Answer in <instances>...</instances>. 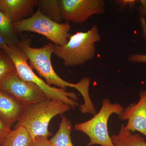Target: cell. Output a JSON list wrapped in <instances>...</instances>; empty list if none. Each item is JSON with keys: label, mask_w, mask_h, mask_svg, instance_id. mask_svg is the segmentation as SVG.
<instances>
[{"label": "cell", "mask_w": 146, "mask_h": 146, "mask_svg": "<svg viewBox=\"0 0 146 146\" xmlns=\"http://www.w3.org/2000/svg\"><path fill=\"white\" fill-rule=\"evenodd\" d=\"M111 138L115 146H146L143 137L125 129L124 124L121 125L117 134L112 135Z\"/></svg>", "instance_id": "7c38bea8"}, {"label": "cell", "mask_w": 146, "mask_h": 146, "mask_svg": "<svg viewBox=\"0 0 146 146\" xmlns=\"http://www.w3.org/2000/svg\"><path fill=\"white\" fill-rule=\"evenodd\" d=\"M138 1L140 3L141 5L139 7V11L141 16L146 17V0H140Z\"/></svg>", "instance_id": "7402d4cb"}, {"label": "cell", "mask_w": 146, "mask_h": 146, "mask_svg": "<svg viewBox=\"0 0 146 146\" xmlns=\"http://www.w3.org/2000/svg\"><path fill=\"white\" fill-rule=\"evenodd\" d=\"M145 21H146V17H145Z\"/></svg>", "instance_id": "cb8c5ba5"}, {"label": "cell", "mask_w": 146, "mask_h": 146, "mask_svg": "<svg viewBox=\"0 0 146 146\" xmlns=\"http://www.w3.org/2000/svg\"><path fill=\"white\" fill-rule=\"evenodd\" d=\"M8 46V43L6 41L4 37L0 33V49L3 50Z\"/></svg>", "instance_id": "603a6c76"}, {"label": "cell", "mask_w": 146, "mask_h": 146, "mask_svg": "<svg viewBox=\"0 0 146 146\" xmlns=\"http://www.w3.org/2000/svg\"><path fill=\"white\" fill-rule=\"evenodd\" d=\"M139 96L138 102L131 104L124 108L118 118L127 120L125 129L132 132L138 131L146 137V89L141 90Z\"/></svg>", "instance_id": "9c48e42d"}, {"label": "cell", "mask_w": 146, "mask_h": 146, "mask_svg": "<svg viewBox=\"0 0 146 146\" xmlns=\"http://www.w3.org/2000/svg\"><path fill=\"white\" fill-rule=\"evenodd\" d=\"M11 130L0 119V146H2L7 136Z\"/></svg>", "instance_id": "d6986e66"}, {"label": "cell", "mask_w": 146, "mask_h": 146, "mask_svg": "<svg viewBox=\"0 0 146 146\" xmlns=\"http://www.w3.org/2000/svg\"><path fill=\"white\" fill-rule=\"evenodd\" d=\"M38 0H0V10L12 23L23 20L32 14Z\"/></svg>", "instance_id": "30bf717a"}, {"label": "cell", "mask_w": 146, "mask_h": 146, "mask_svg": "<svg viewBox=\"0 0 146 146\" xmlns=\"http://www.w3.org/2000/svg\"><path fill=\"white\" fill-rule=\"evenodd\" d=\"M71 108L70 106L63 102L51 99L26 106L13 128L24 127L33 141L39 138L48 139L52 135L48 130L51 120L56 115H63Z\"/></svg>", "instance_id": "7a4b0ae2"}, {"label": "cell", "mask_w": 146, "mask_h": 146, "mask_svg": "<svg viewBox=\"0 0 146 146\" xmlns=\"http://www.w3.org/2000/svg\"><path fill=\"white\" fill-rule=\"evenodd\" d=\"M13 61L16 73L22 79L33 82L39 86L48 99L60 101L70 106L72 109L78 106L77 96L74 92H68L60 88L52 87L36 75L29 65L27 58L23 53L15 46H7L3 50Z\"/></svg>", "instance_id": "277c9868"}, {"label": "cell", "mask_w": 146, "mask_h": 146, "mask_svg": "<svg viewBox=\"0 0 146 146\" xmlns=\"http://www.w3.org/2000/svg\"><path fill=\"white\" fill-rule=\"evenodd\" d=\"M137 1L134 0H122V1H117L119 5L121 7H131L134 6L135 3Z\"/></svg>", "instance_id": "44dd1931"}, {"label": "cell", "mask_w": 146, "mask_h": 146, "mask_svg": "<svg viewBox=\"0 0 146 146\" xmlns=\"http://www.w3.org/2000/svg\"><path fill=\"white\" fill-rule=\"evenodd\" d=\"M38 6L41 12L52 21L60 23L63 21L59 0H39Z\"/></svg>", "instance_id": "9a60e30c"}, {"label": "cell", "mask_w": 146, "mask_h": 146, "mask_svg": "<svg viewBox=\"0 0 146 146\" xmlns=\"http://www.w3.org/2000/svg\"><path fill=\"white\" fill-rule=\"evenodd\" d=\"M32 146H53L50 143L48 139L39 138L33 142Z\"/></svg>", "instance_id": "ffe728a7"}, {"label": "cell", "mask_w": 146, "mask_h": 146, "mask_svg": "<svg viewBox=\"0 0 146 146\" xmlns=\"http://www.w3.org/2000/svg\"><path fill=\"white\" fill-rule=\"evenodd\" d=\"M54 46V44L49 43L44 46L35 48L30 46L26 41H21L18 42L16 46L23 53L29 61V65L45 79L47 84L55 85L65 90L68 87L74 88L83 98L87 96L91 83L90 78L84 77L78 83H70L60 78L55 72L51 62Z\"/></svg>", "instance_id": "6da1fadb"}, {"label": "cell", "mask_w": 146, "mask_h": 146, "mask_svg": "<svg viewBox=\"0 0 146 146\" xmlns=\"http://www.w3.org/2000/svg\"><path fill=\"white\" fill-rule=\"evenodd\" d=\"M124 108L120 104L112 103L109 99H104L99 111L88 121L76 124L74 129L89 137L90 141L87 146H115L108 133V123L112 114L119 116Z\"/></svg>", "instance_id": "5b68a950"}, {"label": "cell", "mask_w": 146, "mask_h": 146, "mask_svg": "<svg viewBox=\"0 0 146 146\" xmlns=\"http://www.w3.org/2000/svg\"><path fill=\"white\" fill-rule=\"evenodd\" d=\"M101 39L98 27L94 25L87 31L78 32L71 35L68 43L63 46L54 44L53 54L62 59L66 67L83 65L94 58L96 43Z\"/></svg>", "instance_id": "3957f363"}, {"label": "cell", "mask_w": 146, "mask_h": 146, "mask_svg": "<svg viewBox=\"0 0 146 146\" xmlns=\"http://www.w3.org/2000/svg\"><path fill=\"white\" fill-rule=\"evenodd\" d=\"M15 32L12 23L7 16L0 10V33L4 37L9 46H12L10 40L13 39Z\"/></svg>", "instance_id": "e0dca14e"}, {"label": "cell", "mask_w": 146, "mask_h": 146, "mask_svg": "<svg viewBox=\"0 0 146 146\" xmlns=\"http://www.w3.org/2000/svg\"><path fill=\"white\" fill-rule=\"evenodd\" d=\"M16 72L15 65L8 55L4 51L0 53V84Z\"/></svg>", "instance_id": "2e32d148"}, {"label": "cell", "mask_w": 146, "mask_h": 146, "mask_svg": "<svg viewBox=\"0 0 146 146\" xmlns=\"http://www.w3.org/2000/svg\"><path fill=\"white\" fill-rule=\"evenodd\" d=\"M72 125L70 120L62 115L59 128L54 136L49 141L53 146H74L71 134Z\"/></svg>", "instance_id": "4fadbf2b"}, {"label": "cell", "mask_w": 146, "mask_h": 146, "mask_svg": "<svg viewBox=\"0 0 146 146\" xmlns=\"http://www.w3.org/2000/svg\"><path fill=\"white\" fill-rule=\"evenodd\" d=\"M139 22L142 35L144 39L146 40V22L145 17L143 16H140ZM128 60L132 63H146V54H133L129 56Z\"/></svg>", "instance_id": "ac0fdd59"}, {"label": "cell", "mask_w": 146, "mask_h": 146, "mask_svg": "<svg viewBox=\"0 0 146 146\" xmlns=\"http://www.w3.org/2000/svg\"><path fill=\"white\" fill-rule=\"evenodd\" d=\"M63 20L77 23H84L93 15L104 13L103 0H59Z\"/></svg>", "instance_id": "ba28073f"}, {"label": "cell", "mask_w": 146, "mask_h": 146, "mask_svg": "<svg viewBox=\"0 0 146 146\" xmlns=\"http://www.w3.org/2000/svg\"><path fill=\"white\" fill-rule=\"evenodd\" d=\"M33 142L27 131L21 127L11 130L2 146H32Z\"/></svg>", "instance_id": "5bb4252c"}, {"label": "cell", "mask_w": 146, "mask_h": 146, "mask_svg": "<svg viewBox=\"0 0 146 146\" xmlns=\"http://www.w3.org/2000/svg\"><path fill=\"white\" fill-rule=\"evenodd\" d=\"M0 89L16 98L25 107L48 99L39 86L22 79L16 72L0 84Z\"/></svg>", "instance_id": "52a82bcc"}, {"label": "cell", "mask_w": 146, "mask_h": 146, "mask_svg": "<svg viewBox=\"0 0 146 146\" xmlns=\"http://www.w3.org/2000/svg\"><path fill=\"white\" fill-rule=\"evenodd\" d=\"M25 106L13 96L0 89V119L11 129L19 120Z\"/></svg>", "instance_id": "8fae6325"}, {"label": "cell", "mask_w": 146, "mask_h": 146, "mask_svg": "<svg viewBox=\"0 0 146 146\" xmlns=\"http://www.w3.org/2000/svg\"></svg>", "instance_id": "d4e9b609"}, {"label": "cell", "mask_w": 146, "mask_h": 146, "mask_svg": "<svg viewBox=\"0 0 146 146\" xmlns=\"http://www.w3.org/2000/svg\"><path fill=\"white\" fill-rule=\"evenodd\" d=\"M15 32H32L41 35L53 43L62 46L68 43L71 35L69 33L70 22L56 23L43 14L39 7L30 17L12 23Z\"/></svg>", "instance_id": "8992f818"}]
</instances>
